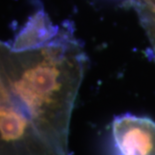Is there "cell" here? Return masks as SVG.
I'll list each match as a JSON object with an SVG mask.
<instances>
[{
	"instance_id": "obj_1",
	"label": "cell",
	"mask_w": 155,
	"mask_h": 155,
	"mask_svg": "<svg viewBox=\"0 0 155 155\" xmlns=\"http://www.w3.org/2000/svg\"><path fill=\"white\" fill-rule=\"evenodd\" d=\"M86 55L65 21L47 40L14 49L0 40V73L13 99L60 155H72L69 131Z\"/></svg>"
},
{
	"instance_id": "obj_3",
	"label": "cell",
	"mask_w": 155,
	"mask_h": 155,
	"mask_svg": "<svg viewBox=\"0 0 155 155\" xmlns=\"http://www.w3.org/2000/svg\"><path fill=\"white\" fill-rule=\"evenodd\" d=\"M131 4L137 11L141 25L146 31L155 55V8L138 0H131Z\"/></svg>"
},
{
	"instance_id": "obj_2",
	"label": "cell",
	"mask_w": 155,
	"mask_h": 155,
	"mask_svg": "<svg viewBox=\"0 0 155 155\" xmlns=\"http://www.w3.org/2000/svg\"><path fill=\"white\" fill-rule=\"evenodd\" d=\"M113 155H155V121L124 114L111 126Z\"/></svg>"
},
{
	"instance_id": "obj_5",
	"label": "cell",
	"mask_w": 155,
	"mask_h": 155,
	"mask_svg": "<svg viewBox=\"0 0 155 155\" xmlns=\"http://www.w3.org/2000/svg\"><path fill=\"white\" fill-rule=\"evenodd\" d=\"M138 1L143 2V3H145V4H147V5L151 6V7L155 8V0H138Z\"/></svg>"
},
{
	"instance_id": "obj_4",
	"label": "cell",
	"mask_w": 155,
	"mask_h": 155,
	"mask_svg": "<svg viewBox=\"0 0 155 155\" xmlns=\"http://www.w3.org/2000/svg\"><path fill=\"white\" fill-rule=\"evenodd\" d=\"M6 90H7V86H6L5 82L3 81L2 76H1V73H0V97H1L2 95L5 93Z\"/></svg>"
}]
</instances>
